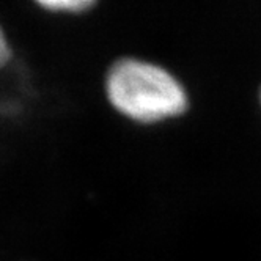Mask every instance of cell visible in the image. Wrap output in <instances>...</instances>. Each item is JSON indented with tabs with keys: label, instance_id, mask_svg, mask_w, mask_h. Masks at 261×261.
Masks as SVG:
<instances>
[{
	"label": "cell",
	"instance_id": "1",
	"mask_svg": "<svg viewBox=\"0 0 261 261\" xmlns=\"http://www.w3.org/2000/svg\"><path fill=\"white\" fill-rule=\"evenodd\" d=\"M109 102L126 118L153 124L184 114L189 99L181 82L165 68L140 59L112 63L106 76Z\"/></svg>",
	"mask_w": 261,
	"mask_h": 261
},
{
	"label": "cell",
	"instance_id": "2",
	"mask_svg": "<svg viewBox=\"0 0 261 261\" xmlns=\"http://www.w3.org/2000/svg\"><path fill=\"white\" fill-rule=\"evenodd\" d=\"M41 8L54 14H84L95 7V2L85 0H57V2H40Z\"/></svg>",
	"mask_w": 261,
	"mask_h": 261
},
{
	"label": "cell",
	"instance_id": "3",
	"mask_svg": "<svg viewBox=\"0 0 261 261\" xmlns=\"http://www.w3.org/2000/svg\"><path fill=\"white\" fill-rule=\"evenodd\" d=\"M11 57H13L11 46H10L8 40H7L2 27H0V69H4L10 63Z\"/></svg>",
	"mask_w": 261,
	"mask_h": 261
}]
</instances>
